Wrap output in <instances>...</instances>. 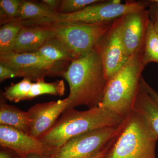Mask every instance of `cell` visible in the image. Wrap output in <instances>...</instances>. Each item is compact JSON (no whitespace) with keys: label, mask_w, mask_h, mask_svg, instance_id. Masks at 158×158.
I'll return each mask as SVG.
<instances>
[{"label":"cell","mask_w":158,"mask_h":158,"mask_svg":"<svg viewBox=\"0 0 158 158\" xmlns=\"http://www.w3.org/2000/svg\"><path fill=\"white\" fill-rule=\"evenodd\" d=\"M70 62L62 76L70 89L66 110L78 106H98L108 81L98 53L94 48Z\"/></svg>","instance_id":"obj_1"},{"label":"cell","mask_w":158,"mask_h":158,"mask_svg":"<svg viewBox=\"0 0 158 158\" xmlns=\"http://www.w3.org/2000/svg\"><path fill=\"white\" fill-rule=\"evenodd\" d=\"M123 119L102 107L85 111L69 109L62 113L52 128L40 140L54 151L70 139L90 131L120 125Z\"/></svg>","instance_id":"obj_2"},{"label":"cell","mask_w":158,"mask_h":158,"mask_svg":"<svg viewBox=\"0 0 158 158\" xmlns=\"http://www.w3.org/2000/svg\"><path fill=\"white\" fill-rule=\"evenodd\" d=\"M142 52L133 55L127 63L108 81L98 106L109 109L124 118L134 109L142 73L145 66Z\"/></svg>","instance_id":"obj_3"},{"label":"cell","mask_w":158,"mask_h":158,"mask_svg":"<svg viewBox=\"0 0 158 158\" xmlns=\"http://www.w3.org/2000/svg\"><path fill=\"white\" fill-rule=\"evenodd\" d=\"M158 139L144 117L133 110L123 119L120 132L103 158H156Z\"/></svg>","instance_id":"obj_4"},{"label":"cell","mask_w":158,"mask_h":158,"mask_svg":"<svg viewBox=\"0 0 158 158\" xmlns=\"http://www.w3.org/2000/svg\"><path fill=\"white\" fill-rule=\"evenodd\" d=\"M114 21L96 24L56 23L55 37L73 59H76L93 49Z\"/></svg>","instance_id":"obj_5"},{"label":"cell","mask_w":158,"mask_h":158,"mask_svg":"<svg viewBox=\"0 0 158 158\" xmlns=\"http://www.w3.org/2000/svg\"><path fill=\"white\" fill-rule=\"evenodd\" d=\"M122 124L93 130L77 136L54 150L48 158L93 157L113 144L120 132Z\"/></svg>","instance_id":"obj_6"},{"label":"cell","mask_w":158,"mask_h":158,"mask_svg":"<svg viewBox=\"0 0 158 158\" xmlns=\"http://www.w3.org/2000/svg\"><path fill=\"white\" fill-rule=\"evenodd\" d=\"M139 2L128 1L122 4L120 0L101 1L81 11L70 14H58L57 23H101L113 22L126 15L146 8Z\"/></svg>","instance_id":"obj_7"},{"label":"cell","mask_w":158,"mask_h":158,"mask_svg":"<svg viewBox=\"0 0 158 158\" xmlns=\"http://www.w3.org/2000/svg\"><path fill=\"white\" fill-rule=\"evenodd\" d=\"M64 62H49L34 53H18L12 51L0 53V64L36 82L44 80L47 76H63L66 69H62Z\"/></svg>","instance_id":"obj_8"},{"label":"cell","mask_w":158,"mask_h":158,"mask_svg":"<svg viewBox=\"0 0 158 158\" xmlns=\"http://www.w3.org/2000/svg\"><path fill=\"white\" fill-rule=\"evenodd\" d=\"M123 16L113 22L109 31L94 47L101 59L108 81L127 63L130 58L126 53L122 38Z\"/></svg>","instance_id":"obj_9"},{"label":"cell","mask_w":158,"mask_h":158,"mask_svg":"<svg viewBox=\"0 0 158 158\" xmlns=\"http://www.w3.org/2000/svg\"><path fill=\"white\" fill-rule=\"evenodd\" d=\"M68 105V99L66 98L56 102L36 104L30 108L27 111L29 135L40 140L52 128Z\"/></svg>","instance_id":"obj_10"},{"label":"cell","mask_w":158,"mask_h":158,"mask_svg":"<svg viewBox=\"0 0 158 158\" xmlns=\"http://www.w3.org/2000/svg\"><path fill=\"white\" fill-rule=\"evenodd\" d=\"M0 144L13 151L20 158L30 155L49 158L53 150L41 140L14 128L0 125Z\"/></svg>","instance_id":"obj_11"},{"label":"cell","mask_w":158,"mask_h":158,"mask_svg":"<svg viewBox=\"0 0 158 158\" xmlns=\"http://www.w3.org/2000/svg\"><path fill=\"white\" fill-rule=\"evenodd\" d=\"M149 19V11L145 9L123 16L122 38L126 53L129 58L143 51Z\"/></svg>","instance_id":"obj_12"},{"label":"cell","mask_w":158,"mask_h":158,"mask_svg":"<svg viewBox=\"0 0 158 158\" xmlns=\"http://www.w3.org/2000/svg\"><path fill=\"white\" fill-rule=\"evenodd\" d=\"M56 23L24 27L18 34L12 51L18 53L37 52L47 40L55 36Z\"/></svg>","instance_id":"obj_13"},{"label":"cell","mask_w":158,"mask_h":158,"mask_svg":"<svg viewBox=\"0 0 158 158\" xmlns=\"http://www.w3.org/2000/svg\"><path fill=\"white\" fill-rule=\"evenodd\" d=\"M58 14L41 2L37 3L23 1L16 19L34 21L44 23H55L58 20Z\"/></svg>","instance_id":"obj_14"},{"label":"cell","mask_w":158,"mask_h":158,"mask_svg":"<svg viewBox=\"0 0 158 158\" xmlns=\"http://www.w3.org/2000/svg\"><path fill=\"white\" fill-rule=\"evenodd\" d=\"M133 110L144 117L158 138V104L144 89L141 81Z\"/></svg>","instance_id":"obj_15"},{"label":"cell","mask_w":158,"mask_h":158,"mask_svg":"<svg viewBox=\"0 0 158 158\" xmlns=\"http://www.w3.org/2000/svg\"><path fill=\"white\" fill-rule=\"evenodd\" d=\"M0 125L11 127L28 134L27 112L23 111L17 107L8 105L1 100Z\"/></svg>","instance_id":"obj_16"},{"label":"cell","mask_w":158,"mask_h":158,"mask_svg":"<svg viewBox=\"0 0 158 158\" xmlns=\"http://www.w3.org/2000/svg\"><path fill=\"white\" fill-rule=\"evenodd\" d=\"M52 62H71L73 59L64 46L56 37H51L34 52Z\"/></svg>","instance_id":"obj_17"},{"label":"cell","mask_w":158,"mask_h":158,"mask_svg":"<svg viewBox=\"0 0 158 158\" xmlns=\"http://www.w3.org/2000/svg\"><path fill=\"white\" fill-rule=\"evenodd\" d=\"M24 21L15 19L1 26L0 29V53L12 51L18 34L25 27Z\"/></svg>","instance_id":"obj_18"},{"label":"cell","mask_w":158,"mask_h":158,"mask_svg":"<svg viewBox=\"0 0 158 158\" xmlns=\"http://www.w3.org/2000/svg\"><path fill=\"white\" fill-rule=\"evenodd\" d=\"M142 60L145 67L151 62L158 64V36L150 18L148 20L146 28Z\"/></svg>","instance_id":"obj_19"},{"label":"cell","mask_w":158,"mask_h":158,"mask_svg":"<svg viewBox=\"0 0 158 158\" xmlns=\"http://www.w3.org/2000/svg\"><path fill=\"white\" fill-rule=\"evenodd\" d=\"M65 91V85L63 80L52 83H47L44 80H39L32 84L27 100L45 94L62 96L64 95Z\"/></svg>","instance_id":"obj_20"},{"label":"cell","mask_w":158,"mask_h":158,"mask_svg":"<svg viewBox=\"0 0 158 158\" xmlns=\"http://www.w3.org/2000/svg\"><path fill=\"white\" fill-rule=\"evenodd\" d=\"M32 84L31 80L24 78L19 83H12L7 87L3 93V96L10 101L15 102L27 100Z\"/></svg>","instance_id":"obj_21"},{"label":"cell","mask_w":158,"mask_h":158,"mask_svg":"<svg viewBox=\"0 0 158 158\" xmlns=\"http://www.w3.org/2000/svg\"><path fill=\"white\" fill-rule=\"evenodd\" d=\"M23 1L1 0L0 19L1 26L17 19L20 6Z\"/></svg>","instance_id":"obj_22"},{"label":"cell","mask_w":158,"mask_h":158,"mask_svg":"<svg viewBox=\"0 0 158 158\" xmlns=\"http://www.w3.org/2000/svg\"><path fill=\"white\" fill-rule=\"evenodd\" d=\"M101 0H62L58 13L70 14L81 11L88 6Z\"/></svg>","instance_id":"obj_23"},{"label":"cell","mask_w":158,"mask_h":158,"mask_svg":"<svg viewBox=\"0 0 158 158\" xmlns=\"http://www.w3.org/2000/svg\"><path fill=\"white\" fill-rule=\"evenodd\" d=\"M15 77H23L21 74L15 71L9 67L0 64V81L2 82L6 79Z\"/></svg>","instance_id":"obj_24"},{"label":"cell","mask_w":158,"mask_h":158,"mask_svg":"<svg viewBox=\"0 0 158 158\" xmlns=\"http://www.w3.org/2000/svg\"><path fill=\"white\" fill-rule=\"evenodd\" d=\"M141 84L143 86L144 89L146 90L147 93L149 94L150 96L158 104V92H157L154 89H153L144 80L143 76L141 77Z\"/></svg>","instance_id":"obj_25"},{"label":"cell","mask_w":158,"mask_h":158,"mask_svg":"<svg viewBox=\"0 0 158 158\" xmlns=\"http://www.w3.org/2000/svg\"><path fill=\"white\" fill-rule=\"evenodd\" d=\"M0 158H20L16 153L7 148L1 146Z\"/></svg>","instance_id":"obj_26"},{"label":"cell","mask_w":158,"mask_h":158,"mask_svg":"<svg viewBox=\"0 0 158 158\" xmlns=\"http://www.w3.org/2000/svg\"><path fill=\"white\" fill-rule=\"evenodd\" d=\"M44 5L50 9L58 13V11L61 5V1L58 0H43L41 1Z\"/></svg>","instance_id":"obj_27"},{"label":"cell","mask_w":158,"mask_h":158,"mask_svg":"<svg viewBox=\"0 0 158 158\" xmlns=\"http://www.w3.org/2000/svg\"><path fill=\"white\" fill-rule=\"evenodd\" d=\"M151 2L152 4L151 5L148 10L150 18L151 19L158 18V4L153 1H151Z\"/></svg>","instance_id":"obj_28"},{"label":"cell","mask_w":158,"mask_h":158,"mask_svg":"<svg viewBox=\"0 0 158 158\" xmlns=\"http://www.w3.org/2000/svg\"><path fill=\"white\" fill-rule=\"evenodd\" d=\"M113 143H114V142H113ZM113 144H110V145H109V146H108L105 149H104L101 152L98 153L96 155L94 156L93 157L91 158H103L104 156L105 155V154H106V153L108 151V150L109 149V148L111 147V146H112V144H113Z\"/></svg>","instance_id":"obj_29"},{"label":"cell","mask_w":158,"mask_h":158,"mask_svg":"<svg viewBox=\"0 0 158 158\" xmlns=\"http://www.w3.org/2000/svg\"><path fill=\"white\" fill-rule=\"evenodd\" d=\"M151 20L152 21L155 31L158 36V18L154 19Z\"/></svg>","instance_id":"obj_30"},{"label":"cell","mask_w":158,"mask_h":158,"mask_svg":"<svg viewBox=\"0 0 158 158\" xmlns=\"http://www.w3.org/2000/svg\"><path fill=\"white\" fill-rule=\"evenodd\" d=\"M25 158H48L46 157L37 154H32L28 156H27Z\"/></svg>","instance_id":"obj_31"},{"label":"cell","mask_w":158,"mask_h":158,"mask_svg":"<svg viewBox=\"0 0 158 158\" xmlns=\"http://www.w3.org/2000/svg\"><path fill=\"white\" fill-rule=\"evenodd\" d=\"M153 1L154 2H155L157 4H158V0H154Z\"/></svg>","instance_id":"obj_32"}]
</instances>
